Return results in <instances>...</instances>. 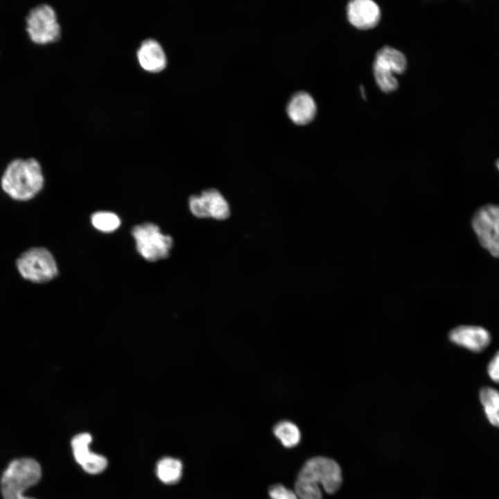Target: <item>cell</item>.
<instances>
[{
  "instance_id": "cell-18",
  "label": "cell",
  "mask_w": 499,
  "mask_h": 499,
  "mask_svg": "<svg viewBox=\"0 0 499 499\" xmlns=\"http://www.w3.org/2000/svg\"><path fill=\"white\" fill-rule=\"evenodd\" d=\"M93 226L103 232L115 231L121 225L118 216L110 211H97L91 217Z\"/></svg>"
},
{
  "instance_id": "cell-12",
  "label": "cell",
  "mask_w": 499,
  "mask_h": 499,
  "mask_svg": "<svg viewBox=\"0 0 499 499\" xmlns=\"http://www.w3.org/2000/svg\"><path fill=\"white\" fill-rule=\"evenodd\" d=\"M136 57L140 67L149 73H159L167 65L166 55L162 46L153 38L142 41L137 50Z\"/></svg>"
},
{
  "instance_id": "cell-20",
  "label": "cell",
  "mask_w": 499,
  "mask_h": 499,
  "mask_svg": "<svg viewBox=\"0 0 499 499\" xmlns=\"http://www.w3.org/2000/svg\"><path fill=\"white\" fill-rule=\"evenodd\" d=\"M270 499H299L295 491L280 484L272 485L269 489Z\"/></svg>"
},
{
  "instance_id": "cell-17",
  "label": "cell",
  "mask_w": 499,
  "mask_h": 499,
  "mask_svg": "<svg viewBox=\"0 0 499 499\" xmlns=\"http://www.w3.org/2000/svg\"><path fill=\"white\" fill-rule=\"evenodd\" d=\"M274 435L286 448H292L300 441V431L291 421H282L275 425L273 429Z\"/></svg>"
},
{
  "instance_id": "cell-4",
  "label": "cell",
  "mask_w": 499,
  "mask_h": 499,
  "mask_svg": "<svg viewBox=\"0 0 499 499\" xmlns=\"http://www.w3.org/2000/svg\"><path fill=\"white\" fill-rule=\"evenodd\" d=\"M16 268L23 279L35 283L49 282L58 274L53 256L43 247H33L23 252L16 260Z\"/></svg>"
},
{
  "instance_id": "cell-6",
  "label": "cell",
  "mask_w": 499,
  "mask_h": 499,
  "mask_svg": "<svg viewBox=\"0 0 499 499\" xmlns=\"http://www.w3.org/2000/svg\"><path fill=\"white\" fill-rule=\"evenodd\" d=\"M132 234L138 252L149 261H157L169 256L173 238L161 233L159 227L151 222L134 226Z\"/></svg>"
},
{
  "instance_id": "cell-9",
  "label": "cell",
  "mask_w": 499,
  "mask_h": 499,
  "mask_svg": "<svg viewBox=\"0 0 499 499\" xmlns=\"http://www.w3.org/2000/svg\"><path fill=\"white\" fill-rule=\"evenodd\" d=\"M91 438L89 433L78 434L72 439L71 446L74 457L82 468L90 474H98L106 469L107 461L105 457L90 450Z\"/></svg>"
},
{
  "instance_id": "cell-1",
  "label": "cell",
  "mask_w": 499,
  "mask_h": 499,
  "mask_svg": "<svg viewBox=\"0 0 499 499\" xmlns=\"http://www.w3.org/2000/svg\"><path fill=\"white\" fill-rule=\"evenodd\" d=\"M342 482L339 464L332 459L314 457L301 467L295 485V492L299 499H322L321 489L334 493Z\"/></svg>"
},
{
  "instance_id": "cell-16",
  "label": "cell",
  "mask_w": 499,
  "mask_h": 499,
  "mask_svg": "<svg viewBox=\"0 0 499 499\" xmlns=\"http://www.w3.org/2000/svg\"><path fill=\"white\" fill-rule=\"evenodd\" d=\"M480 400L490 423L499 428V392L490 387H483L480 392Z\"/></svg>"
},
{
  "instance_id": "cell-19",
  "label": "cell",
  "mask_w": 499,
  "mask_h": 499,
  "mask_svg": "<svg viewBox=\"0 0 499 499\" xmlns=\"http://www.w3.org/2000/svg\"><path fill=\"white\" fill-rule=\"evenodd\" d=\"M373 73L378 87L383 92L391 93L399 87V82L392 71L374 64Z\"/></svg>"
},
{
  "instance_id": "cell-10",
  "label": "cell",
  "mask_w": 499,
  "mask_h": 499,
  "mask_svg": "<svg viewBox=\"0 0 499 499\" xmlns=\"http://www.w3.org/2000/svg\"><path fill=\"white\" fill-rule=\"evenodd\" d=\"M380 9L371 0H354L347 6V17L356 28L367 30L374 28L380 19Z\"/></svg>"
},
{
  "instance_id": "cell-5",
  "label": "cell",
  "mask_w": 499,
  "mask_h": 499,
  "mask_svg": "<svg viewBox=\"0 0 499 499\" xmlns=\"http://www.w3.org/2000/svg\"><path fill=\"white\" fill-rule=\"evenodd\" d=\"M26 24L28 37L35 44L55 43L61 37L56 12L49 4L42 3L33 8L26 17Z\"/></svg>"
},
{
  "instance_id": "cell-7",
  "label": "cell",
  "mask_w": 499,
  "mask_h": 499,
  "mask_svg": "<svg viewBox=\"0 0 499 499\" xmlns=\"http://www.w3.org/2000/svg\"><path fill=\"white\" fill-rule=\"evenodd\" d=\"M472 225L481 245L492 256L499 257V206L480 207L473 217Z\"/></svg>"
},
{
  "instance_id": "cell-13",
  "label": "cell",
  "mask_w": 499,
  "mask_h": 499,
  "mask_svg": "<svg viewBox=\"0 0 499 499\" xmlns=\"http://www.w3.org/2000/svg\"><path fill=\"white\" fill-rule=\"evenodd\" d=\"M316 112L317 107L314 99L306 92L295 94L287 107L288 116L297 125H306L311 122Z\"/></svg>"
},
{
  "instance_id": "cell-11",
  "label": "cell",
  "mask_w": 499,
  "mask_h": 499,
  "mask_svg": "<svg viewBox=\"0 0 499 499\" xmlns=\"http://www.w3.org/2000/svg\"><path fill=\"white\" fill-rule=\"evenodd\" d=\"M451 342L473 352H480L491 342L489 331L478 326L463 325L454 328L449 333Z\"/></svg>"
},
{
  "instance_id": "cell-3",
  "label": "cell",
  "mask_w": 499,
  "mask_h": 499,
  "mask_svg": "<svg viewBox=\"0 0 499 499\" xmlns=\"http://www.w3.org/2000/svg\"><path fill=\"white\" fill-rule=\"evenodd\" d=\"M40 464L31 458L12 461L4 471L1 480L3 499H35L26 497L24 491L37 484L41 478Z\"/></svg>"
},
{
  "instance_id": "cell-8",
  "label": "cell",
  "mask_w": 499,
  "mask_h": 499,
  "mask_svg": "<svg viewBox=\"0 0 499 499\" xmlns=\"http://www.w3.org/2000/svg\"><path fill=\"white\" fill-rule=\"evenodd\" d=\"M191 212L197 218H212L225 220L230 215L229 205L220 191L215 189L204 191L200 195H192L189 200Z\"/></svg>"
},
{
  "instance_id": "cell-21",
  "label": "cell",
  "mask_w": 499,
  "mask_h": 499,
  "mask_svg": "<svg viewBox=\"0 0 499 499\" xmlns=\"http://www.w3.org/2000/svg\"><path fill=\"white\" fill-rule=\"evenodd\" d=\"M487 373L493 381L499 383V351L494 354L489 362Z\"/></svg>"
},
{
  "instance_id": "cell-2",
  "label": "cell",
  "mask_w": 499,
  "mask_h": 499,
  "mask_svg": "<svg viewBox=\"0 0 499 499\" xmlns=\"http://www.w3.org/2000/svg\"><path fill=\"white\" fill-rule=\"evenodd\" d=\"M0 184L11 199L19 202L30 200L44 186L42 166L35 158L15 159L5 168Z\"/></svg>"
},
{
  "instance_id": "cell-15",
  "label": "cell",
  "mask_w": 499,
  "mask_h": 499,
  "mask_svg": "<svg viewBox=\"0 0 499 499\" xmlns=\"http://www.w3.org/2000/svg\"><path fill=\"white\" fill-rule=\"evenodd\" d=\"M156 472L162 482L173 484L179 482L182 478V464L177 459L166 457L157 462Z\"/></svg>"
},
{
  "instance_id": "cell-14",
  "label": "cell",
  "mask_w": 499,
  "mask_h": 499,
  "mask_svg": "<svg viewBox=\"0 0 499 499\" xmlns=\"http://www.w3.org/2000/svg\"><path fill=\"white\" fill-rule=\"evenodd\" d=\"M374 64L394 74H401L407 68L405 55L399 50L390 46H384L377 52Z\"/></svg>"
},
{
  "instance_id": "cell-22",
  "label": "cell",
  "mask_w": 499,
  "mask_h": 499,
  "mask_svg": "<svg viewBox=\"0 0 499 499\" xmlns=\"http://www.w3.org/2000/svg\"><path fill=\"white\" fill-rule=\"evenodd\" d=\"M496 166H497V168H498V170H499V159H498L497 161H496Z\"/></svg>"
}]
</instances>
